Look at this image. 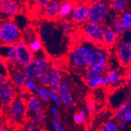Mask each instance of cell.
<instances>
[{
    "instance_id": "33",
    "label": "cell",
    "mask_w": 131,
    "mask_h": 131,
    "mask_svg": "<svg viewBox=\"0 0 131 131\" xmlns=\"http://www.w3.org/2000/svg\"><path fill=\"white\" fill-rule=\"evenodd\" d=\"M30 119L32 122L36 125H42L46 121V117L44 112H39L30 114Z\"/></svg>"
},
{
    "instance_id": "40",
    "label": "cell",
    "mask_w": 131,
    "mask_h": 131,
    "mask_svg": "<svg viewBox=\"0 0 131 131\" xmlns=\"http://www.w3.org/2000/svg\"><path fill=\"white\" fill-rule=\"evenodd\" d=\"M31 94V93H30L29 92L26 91V89H22V90L18 92V97L20 98L22 101H23L24 102H26L29 99Z\"/></svg>"
},
{
    "instance_id": "47",
    "label": "cell",
    "mask_w": 131,
    "mask_h": 131,
    "mask_svg": "<svg viewBox=\"0 0 131 131\" xmlns=\"http://www.w3.org/2000/svg\"><path fill=\"white\" fill-rule=\"evenodd\" d=\"M126 123H131V113L127 114L124 117L123 119Z\"/></svg>"
},
{
    "instance_id": "35",
    "label": "cell",
    "mask_w": 131,
    "mask_h": 131,
    "mask_svg": "<svg viewBox=\"0 0 131 131\" xmlns=\"http://www.w3.org/2000/svg\"><path fill=\"white\" fill-rule=\"evenodd\" d=\"M96 108V103L95 100L92 97H88L85 102V108L88 111L89 114H94L95 109Z\"/></svg>"
},
{
    "instance_id": "4",
    "label": "cell",
    "mask_w": 131,
    "mask_h": 131,
    "mask_svg": "<svg viewBox=\"0 0 131 131\" xmlns=\"http://www.w3.org/2000/svg\"><path fill=\"white\" fill-rule=\"evenodd\" d=\"M89 4L88 22L104 25L111 10L109 0H93Z\"/></svg>"
},
{
    "instance_id": "34",
    "label": "cell",
    "mask_w": 131,
    "mask_h": 131,
    "mask_svg": "<svg viewBox=\"0 0 131 131\" xmlns=\"http://www.w3.org/2000/svg\"><path fill=\"white\" fill-rule=\"evenodd\" d=\"M69 39L72 46L78 45V44L82 42L84 40V37L82 36V33H80L79 29L77 31H76L74 33H72V35L69 37Z\"/></svg>"
},
{
    "instance_id": "15",
    "label": "cell",
    "mask_w": 131,
    "mask_h": 131,
    "mask_svg": "<svg viewBox=\"0 0 131 131\" xmlns=\"http://www.w3.org/2000/svg\"><path fill=\"white\" fill-rule=\"evenodd\" d=\"M62 0H53L52 2L42 7V15L46 19L57 20L59 18Z\"/></svg>"
},
{
    "instance_id": "30",
    "label": "cell",
    "mask_w": 131,
    "mask_h": 131,
    "mask_svg": "<svg viewBox=\"0 0 131 131\" xmlns=\"http://www.w3.org/2000/svg\"><path fill=\"white\" fill-rule=\"evenodd\" d=\"M9 79V67L6 61L0 58V82Z\"/></svg>"
},
{
    "instance_id": "51",
    "label": "cell",
    "mask_w": 131,
    "mask_h": 131,
    "mask_svg": "<svg viewBox=\"0 0 131 131\" xmlns=\"http://www.w3.org/2000/svg\"><path fill=\"white\" fill-rule=\"evenodd\" d=\"M59 131H66V130H65V128H64L63 127H61L60 130H59Z\"/></svg>"
},
{
    "instance_id": "55",
    "label": "cell",
    "mask_w": 131,
    "mask_h": 131,
    "mask_svg": "<svg viewBox=\"0 0 131 131\" xmlns=\"http://www.w3.org/2000/svg\"><path fill=\"white\" fill-rule=\"evenodd\" d=\"M62 1H67V0H62Z\"/></svg>"
},
{
    "instance_id": "2",
    "label": "cell",
    "mask_w": 131,
    "mask_h": 131,
    "mask_svg": "<svg viewBox=\"0 0 131 131\" xmlns=\"http://www.w3.org/2000/svg\"><path fill=\"white\" fill-rule=\"evenodd\" d=\"M53 62L45 50L35 54L33 60L24 69L28 80H37L41 74L50 70Z\"/></svg>"
},
{
    "instance_id": "3",
    "label": "cell",
    "mask_w": 131,
    "mask_h": 131,
    "mask_svg": "<svg viewBox=\"0 0 131 131\" xmlns=\"http://www.w3.org/2000/svg\"><path fill=\"white\" fill-rule=\"evenodd\" d=\"M22 39V31L14 19L0 20V40L2 45H15Z\"/></svg>"
},
{
    "instance_id": "38",
    "label": "cell",
    "mask_w": 131,
    "mask_h": 131,
    "mask_svg": "<svg viewBox=\"0 0 131 131\" xmlns=\"http://www.w3.org/2000/svg\"><path fill=\"white\" fill-rule=\"evenodd\" d=\"M73 121L75 123L78 125H82L86 121L85 117L83 116L79 112H77L74 114L73 115Z\"/></svg>"
},
{
    "instance_id": "1",
    "label": "cell",
    "mask_w": 131,
    "mask_h": 131,
    "mask_svg": "<svg viewBox=\"0 0 131 131\" xmlns=\"http://www.w3.org/2000/svg\"><path fill=\"white\" fill-rule=\"evenodd\" d=\"M93 44L84 40L82 42L71 48L68 54L67 61L72 68L82 72L89 66Z\"/></svg>"
},
{
    "instance_id": "26",
    "label": "cell",
    "mask_w": 131,
    "mask_h": 131,
    "mask_svg": "<svg viewBox=\"0 0 131 131\" xmlns=\"http://www.w3.org/2000/svg\"><path fill=\"white\" fill-rule=\"evenodd\" d=\"M61 31L63 35L68 38H69L72 35V33L76 31V30H75V26L68 19L61 20Z\"/></svg>"
},
{
    "instance_id": "27",
    "label": "cell",
    "mask_w": 131,
    "mask_h": 131,
    "mask_svg": "<svg viewBox=\"0 0 131 131\" xmlns=\"http://www.w3.org/2000/svg\"><path fill=\"white\" fill-rule=\"evenodd\" d=\"M112 27H113L114 30L115 31L117 35L118 36V37L120 39H122V38L125 35L127 31L125 30V29H124L123 27L119 16L114 18V19H112Z\"/></svg>"
},
{
    "instance_id": "8",
    "label": "cell",
    "mask_w": 131,
    "mask_h": 131,
    "mask_svg": "<svg viewBox=\"0 0 131 131\" xmlns=\"http://www.w3.org/2000/svg\"><path fill=\"white\" fill-rule=\"evenodd\" d=\"M16 52V67L24 69L33 60L35 54L30 50L28 44L22 39L15 45Z\"/></svg>"
},
{
    "instance_id": "28",
    "label": "cell",
    "mask_w": 131,
    "mask_h": 131,
    "mask_svg": "<svg viewBox=\"0 0 131 131\" xmlns=\"http://www.w3.org/2000/svg\"><path fill=\"white\" fill-rule=\"evenodd\" d=\"M119 17L125 30L128 31L131 28V11L125 10L121 13Z\"/></svg>"
},
{
    "instance_id": "20",
    "label": "cell",
    "mask_w": 131,
    "mask_h": 131,
    "mask_svg": "<svg viewBox=\"0 0 131 131\" xmlns=\"http://www.w3.org/2000/svg\"><path fill=\"white\" fill-rule=\"evenodd\" d=\"M0 58L6 61L8 67H16V52L15 45H1L0 46Z\"/></svg>"
},
{
    "instance_id": "39",
    "label": "cell",
    "mask_w": 131,
    "mask_h": 131,
    "mask_svg": "<svg viewBox=\"0 0 131 131\" xmlns=\"http://www.w3.org/2000/svg\"><path fill=\"white\" fill-rule=\"evenodd\" d=\"M125 82L131 89V65L125 69Z\"/></svg>"
},
{
    "instance_id": "22",
    "label": "cell",
    "mask_w": 131,
    "mask_h": 131,
    "mask_svg": "<svg viewBox=\"0 0 131 131\" xmlns=\"http://www.w3.org/2000/svg\"><path fill=\"white\" fill-rule=\"evenodd\" d=\"M131 113V98L124 101L117 108L115 112V117L117 121L123 120L127 114Z\"/></svg>"
},
{
    "instance_id": "48",
    "label": "cell",
    "mask_w": 131,
    "mask_h": 131,
    "mask_svg": "<svg viewBox=\"0 0 131 131\" xmlns=\"http://www.w3.org/2000/svg\"><path fill=\"white\" fill-rule=\"evenodd\" d=\"M102 108H100V107L96 106L95 112H94V115H96V116H98V115H101V113H102Z\"/></svg>"
},
{
    "instance_id": "49",
    "label": "cell",
    "mask_w": 131,
    "mask_h": 131,
    "mask_svg": "<svg viewBox=\"0 0 131 131\" xmlns=\"http://www.w3.org/2000/svg\"><path fill=\"white\" fill-rule=\"evenodd\" d=\"M74 108L72 106H70V107H68V110H69V113H73L74 112Z\"/></svg>"
},
{
    "instance_id": "25",
    "label": "cell",
    "mask_w": 131,
    "mask_h": 131,
    "mask_svg": "<svg viewBox=\"0 0 131 131\" xmlns=\"http://www.w3.org/2000/svg\"><path fill=\"white\" fill-rule=\"evenodd\" d=\"M53 79V73L51 69L46 72L41 74L37 79V83L39 85L49 88Z\"/></svg>"
},
{
    "instance_id": "52",
    "label": "cell",
    "mask_w": 131,
    "mask_h": 131,
    "mask_svg": "<svg viewBox=\"0 0 131 131\" xmlns=\"http://www.w3.org/2000/svg\"><path fill=\"white\" fill-rule=\"evenodd\" d=\"M91 131H101V129H99V128H96V129L92 130Z\"/></svg>"
},
{
    "instance_id": "9",
    "label": "cell",
    "mask_w": 131,
    "mask_h": 131,
    "mask_svg": "<svg viewBox=\"0 0 131 131\" xmlns=\"http://www.w3.org/2000/svg\"><path fill=\"white\" fill-rule=\"evenodd\" d=\"M17 96V89L10 80L0 82V106L8 107Z\"/></svg>"
},
{
    "instance_id": "43",
    "label": "cell",
    "mask_w": 131,
    "mask_h": 131,
    "mask_svg": "<svg viewBox=\"0 0 131 131\" xmlns=\"http://www.w3.org/2000/svg\"><path fill=\"white\" fill-rule=\"evenodd\" d=\"M52 126H53V128L54 129L55 131H59L61 127H62L60 123L58 121V119H52Z\"/></svg>"
},
{
    "instance_id": "6",
    "label": "cell",
    "mask_w": 131,
    "mask_h": 131,
    "mask_svg": "<svg viewBox=\"0 0 131 131\" xmlns=\"http://www.w3.org/2000/svg\"><path fill=\"white\" fill-rule=\"evenodd\" d=\"M104 25L86 22L80 27L79 31L84 40L95 45H101L102 41Z\"/></svg>"
},
{
    "instance_id": "42",
    "label": "cell",
    "mask_w": 131,
    "mask_h": 131,
    "mask_svg": "<svg viewBox=\"0 0 131 131\" xmlns=\"http://www.w3.org/2000/svg\"><path fill=\"white\" fill-rule=\"evenodd\" d=\"M50 111L52 114V117L53 119H58L59 117V110L58 109V107L56 106H51L50 108Z\"/></svg>"
},
{
    "instance_id": "31",
    "label": "cell",
    "mask_w": 131,
    "mask_h": 131,
    "mask_svg": "<svg viewBox=\"0 0 131 131\" xmlns=\"http://www.w3.org/2000/svg\"><path fill=\"white\" fill-rule=\"evenodd\" d=\"M85 84L88 88L91 90H95L102 86V77H95V78H89V79L84 80Z\"/></svg>"
},
{
    "instance_id": "36",
    "label": "cell",
    "mask_w": 131,
    "mask_h": 131,
    "mask_svg": "<svg viewBox=\"0 0 131 131\" xmlns=\"http://www.w3.org/2000/svg\"><path fill=\"white\" fill-rule=\"evenodd\" d=\"M49 98L50 101H52L54 103L56 107H61L62 105V103L61 102V100L59 99V96L58 95V92H55L50 90L49 91Z\"/></svg>"
},
{
    "instance_id": "44",
    "label": "cell",
    "mask_w": 131,
    "mask_h": 131,
    "mask_svg": "<svg viewBox=\"0 0 131 131\" xmlns=\"http://www.w3.org/2000/svg\"><path fill=\"white\" fill-rule=\"evenodd\" d=\"M53 0H37V2H36V4L38 6H39L40 7H43L45 5H48L50 2H52Z\"/></svg>"
},
{
    "instance_id": "24",
    "label": "cell",
    "mask_w": 131,
    "mask_h": 131,
    "mask_svg": "<svg viewBox=\"0 0 131 131\" xmlns=\"http://www.w3.org/2000/svg\"><path fill=\"white\" fill-rule=\"evenodd\" d=\"M110 7L116 13H123L127 10L128 5V0H110Z\"/></svg>"
},
{
    "instance_id": "17",
    "label": "cell",
    "mask_w": 131,
    "mask_h": 131,
    "mask_svg": "<svg viewBox=\"0 0 131 131\" xmlns=\"http://www.w3.org/2000/svg\"><path fill=\"white\" fill-rule=\"evenodd\" d=\"M51 70L53 73V79H52V84L49 87V89L52 91L58 92L61 84L63 81V67L60 63H53Z\"/></svg>"
},
{
    "instance_id": "5",
    "label": "cell",
    "mask_w": 131,
    "mask_h": 131,
    "mask_svg": "<svg viewBox=\"0 0 131 131\" xmlns=\"http://www.w3.org/2000/svg\"><path fill=\"white\" fill-rule=\"evenodd\" d=\"M109 50L101 45H94L88 67L106 72L109 69Z\"/></svg>"
},
{
    "instance_id": "7",
    "label": "cell",
    "mask_w": 131,
    "mask_h": 131,
    "mask_svg": "<svg viewBox=\"0 0 131 131\" xmlns=\"http://www.w3.org/2000/svg\"><path fill=\"white\" fill-rule=\"evenodd\" d=\"M114 52L119 63L126 69L131 65V42L125 38L119 40L114 48Z\"/></svg>"
},
{
    "instance_id": "10",
    "label": "cell",
    "mask_w": 131,
    "mask_h": 131,
    "mask_svg": "<svg viewBox=\"0 0 131 131\" xmlns=\"http://www.w3.org/2000/svg\"><path fill=\"white\" fill-rule=\"evenodd\" d=\"M89 14V4L88 3H81L75 4L69 20L76 27H80L88 22Z\"/></svg>"
},
{
    "instance_id": "53",
    "label": "cell",
    "mask_w": 131,
    "mask_h": 131,
    "mask_svg": "<svg viewBox=\"0 0 131 131\" xmlns=\"http://www.w3.org/2000/svg\"><path fill=\"white\" fill-rule=\"evenodd\" d=\"M32 1H33V2H35V3H36V2H37V0H32Z\"/></svg>"
},
{
    "instance_id": "23",
    "label": "cell",
    "mask_w": 131,
    "mask_h": 131,
    "mask_svg": "<svg viewBox=\"0 0 131 131\" xmlns=\"http://www.w3.org/2000/svg\"><path fill=\"white\" fill-rule=\"evenodd\" d=\"M27 39L28 40L26 41L28 44L30 50L34 54H36L43 50V42H42L40 37L35 35Z\"/></svg>"
},
{
    "instance_id": "41",
    "label": "cell",
    "mask_w": 131,
    "mask_h": 131,
    "mask_svg": "<svg viewBox=\"0 0 131 131\" xmlns=\"http://www.w3.org/2000/svg\"><path fill=\"white\" fill-rule=\"evenodd\" d=\"M37 125L31 122H29L26 125L25 127V130L26 131H38Z\"/></svg>"
},
{
    "instance_id": "32",
    "label": "cell",
    "mask_w": 131,
    "mask_h": 131,
    "mask_svg": "<svg viewBox=\"0 0 131 131\" xmlns=\"http://www.w3.org/2000/svg\"><path fill=\"white\" fill-rule=\"evenodd\" d=\"M117 122L115 119H109L101 126V131H119Z\"/></svg>"
},
{
    "instance_id": "54",
    "label": "cell",
    "mask_w": 131,
    "mask_h": 131,
    "mask_svg": "<svg viewBox=\"0 0 131 131\" xmlns=\"http://www.w3.org/2000/svg\"><path fill=\"white\" fill-rule=\"evenodd\" d=\"M2 45V43H1V40H0V46Z\"/></svg>"
},
{
    "instance_id": "56",
    "label": "cell",
    "mask_w": 131,
    "mask_h": 131,
    "mask_svg": "<svg viewBox=\"0 0 131 131\" xmlns=\"http://www.w3.org/2000/svg\"><path fill=\"white\" fill-rule=\"evenodd\" d=\"M109 1H110V0H109Z\"/></svg>"
},
{
    "instance_id": "18",
    "label": "cell",
    "mask_w": 131,
    "mask_h": 131,
    "mask_svg": "<svg viewBox=\"0 0 131 131\" xmlns=\"http://www.w3.org/2000/svg\"><path fill=\"white\" fill-rule=\"evenodd\" d=\"M27 112L29 115L39 112H44L45 102L35 94L31 93L29 99L25 102Z\"/></svg>"
},
{
    "instance_id": "21",
    "label": "cell",
    "mask_w": 131,
    "mask_h": 131,
    "mask_svg": "<svg viewBox=\"0 0 131 131\" xmlns=\"http://www.w3.org/2000/svg\"><path fill=\"white\" fill-rule=\"evenodd\" d=\"M74 5L75 3L72 0L63 1L61 6L58 19L61 20H64L69 18Z\"/></svg>"
},
{
    "instance_id": "45",
    "label": "cell",
    "mask_w": 131,
    "mask_h": 131,
    "mask_svg": "<svg viewBox=\"0 0 131 131\" xmlns=\"http://www.w3.org/2000/svg\"><path fill=\"white\" fill-rule=\"evenodd\" d=\"M78 112H79L80 113V114H82L83 116L85 117V118L86 119L88 118V117H89V112H88V110H87L86 108H80V109L78 110Z\"/></svg>"
},
{
    "instance_id": "14",
    "label": "cell",
    "mask_w": 131,
    "mask_h": 131,
    "mask_svg": "<svg viewBox=\"0 0 131 131\" xmlns=\"http://www.w3.org/2000/svg\"><path fill=\"white\" fill-rule=\"evenodd\" d=\"M120 40L112 26L104 25L102 41L101 45L106 49L110 50L114 49Z\"/></svg>"
},
{
    "instance_id": "50",
    "label": "cell",
    "mask_w": 131,
    "mask_h": 131,
    "mask_svg": "<svg viewBox=\"0 0 131 131\" xmlns=\"http://www.w3.org/2000/svg\"><path fill=\"white\" fill-rule=\"evenodd\" d=\"M127 32L128 33V37H129V39H128V40L131 42V28Z\"/></svg>"
},
{
    "instance_id": "46",
    "label": "cell",
    "mask_w": 131,
    "mask_h": 131,
    "mask_svg": "<svg viewBox=\"0 0 131 131\" xmlns=\"http://www.w3.org/2000/svg\"><path fill=\"white\" fill-rule=\"evenodd\" d=\"M117 125L119 129H123L125 128L127 125V123L124 120H119V121H117Z\"/></svg>"
},
{
    "instance_id": "11",
    "label": "cell",
    "mask_w": 131,
    "mask_h": 131,
    "mask_svg": "<svg viewBox=\"0 0 131 131\" xmlns=\"http://www.w3.org/2000/svg\"><path fill=\"white\" fill-rule=\"evenodd\" d=\"M20 10V5L15 0H0V20L14 19Z\"/></svg>"
},
{
    "instance_id": "29",
    "label": "cell",
    "mask_w": 131,
    "mask_h": 131,
    "mask_svg": "<svg viewBox=\"0 0 131 131\" xmlns=\"http://www.w3.org/2000/svg\"><path fill=\"white\" fill-rule=\"evenodd\" d=\"M49 91V88L38 85L33 94L39 96V98L45 102H48L50 101Z\"/></svg>"
},
{
    "instance_id": "37",
    "label": "cell",
    "mask_w": 131,
    "mask_h": 131,
    "mask_svg": "<svg viewBox=\"0 0 131 131\" xmlns=\"http://www.w3.org/2000/svg\"><path fill=\"white\" fill-rule=\"evenodd\" d=\"M38 85L39 84H38L37 81V80H28L27 82H26L24 89H26V91H27L28 92L30 93H33Z\"/></svg>"
},
{
    "instance_id": "19",
    "label": "cell",
    "mask_w": 131,
    "mask_h": 131,
    "mask_svg": "<svg viewBox=\"0 0 131 131\" xmlns=\"http://www.w3.org/2000/svg\"><path fill=\"white\" fill-rule=\"evenodd\" d=\"M105 75L109 80V88H118L125 82V71L123 72L117 69H108Z\"/></svg>"
},
{
    "instance_id": "12",
    "label": "cell",
    "mask_w": 131,
    "mask_h": 131,
    "mask_svg": "<svg viewBox=\"0 0 131 131\" xmlns=\"http://www.w3.org/2000/svg\"><path fill=\"white\" fill-rule=\"evenodd\" d=\"M8 108L9 114L13 121L20 123L24 120L27 114L25 102L17 96L16 99L8 106Z\"/></svg>"
},
{
    "instance_id": "16",
    "label": "cell",
    "mask_w": 131,
    "mask_h": 131,
    "mask_svg": "<svg viewBox=\"0 0 131 131\" xmlns=\"http://www.w3.org/2000/svg\"><path fill=\"white\" fill-rule=\"evenodd\" d=\"M58 95L62 104L67 107L72 106L74 104V97L70 85L66 80H63L61 84L58 91Z\"/></svg>"
},
{
    "instance_id": "13",
    "label": "cell",
    "mask_w": 131,
    "mask_h": 131,
    "mask_svg": "<svg viewBox=\"0 0 131 131\" xmlns=\"http://www.w3.org/2000/svg\"><path fill=\"white\" fill-rule=\"evenodd\" d=\"M9 80L17 89L18 92L24 89L26 82L28 80L24 69L17 67H9Z\"/></svg>"
}]
</instances>
